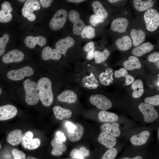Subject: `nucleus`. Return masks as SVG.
I'll use <instances>...</instances> for the list:
<instances>
[{"label": "nucleus", "instance_id": "1", "mask_svg": "<svg viewBox=\"0 0 159 159\" xmlns=\"http://www.w3.org/2000/svg\"><path fill=\"white\" fill-rule=\"evenodd\" d=\"M126 12L118 14L111 22L110 29L115 36L126 33L129 28L132 21L130 15H128L129 14Z\"/></svg>", "mask_w": 159, "mask_h": 159}, {"label": "nucleus", "instance_id": "2", "mask_svg": "<svg viewBox=\"0 0 159 159\" xmlns=\"http://www.w3.org/2000/svg\"><path fill=\"white\" fill-rule=\"evenodd\" d=\"M142 22L140 23L147 32L153 33L157 32L159 26V13L155 9H150L143 14Z\"/></svg>", "mask_w": 159, "mask_h": 159}, {"label": "nucleus", "instance_id": "3", "mask_svg": "<svg viewBox=\"0 0 159 159\" xmlns=\"http://www.w3.org/2000/svg\"><path fill=\"white\" fill-rule=\"evenodd\" d=\"M37 85L39 99L44 106H49L54 99L51 80L47 77H42L38 80Z\"/></svg>", "mask_w": 159, "mask_h": 159}, {"label": "nucleus", "instance_id": "4", "mask_svg": "<svg viewBox=\"0 0 159 159\" xmlns=\"http://www.w3.org/2000/svg\"><path fill=\"white\" fill-rule=\"evenodd\" d=\"M127 33L131 39L133 48L145 42L147 33L138 21H132Z\"/></svg>", "mask_w": 159, "mask_h": 159}, {"label": "nucleus", "instance_id": "5", "mask_svg": "<svg viewBox=\"0 0 159 159\" xmlns=\"http://www.w3.org/2000/svg\"><path fill=\"white\" fill-rule=\"evenodd\" d=\"M25 92V100L26 104L29 105L37 104L39 99L38 85L35 81L27 79L23 82Z\"/></svg>", "mask_w": 159, "mask_h": 159}, {"label": "nucleus", "instance_id": "6", "mask_svg": "<svg viewBox=\"0 0 159 159\" xmlns=\"http://www.w3.org/2000/svg\"><path fill=\"white\" fill-rule=\"evenodd\" d=\"M40 8V4L38 0H26L22 9V14L29 21H34L36 18V16L33 12L39 10Z\"/></svg>", "mask_w": 159, "mask_h": 159}, {"label": "nucleus", "instance_id": "7", "mask_svg": "<svg viewBox=\"0 0 159 159\" xmlns=\"http://www.w3.org/2000/svg\"><path fill=\"white\" fill-rule=\"evenodd\" d=\"M112 44V46L123 52L128 51L133 47L132 41L127 32L115 36Z\"/></svg>", "mask_w": 159, "mask_h": 159}, {"label": "nucleus", "instance_id": "8", "mask_svg": "<svg viewBox=\"0 0 159 159\" xmlns=\"http://www.w3.org/2000/svg\"><path fill=\"white\" fill-rule=\"evenodd\" d=\"M138 109L143 115L144 120L146 122H152L158 117V112L153 105L142 102L139 105Z\"/></svg>", "mask_w": 159, "mask_h": 159}, {"label": "nucleus", "instance_id": "9", "mask_svg": "<svg viewBox=\"0 0 159 159\" xmlns=\"http://www.w3.org/2000/svg\"><path fill=\"white\" fill-rule=\"evenodd\" d=\"M34 73L33 69L26 66L20 69L9 71L6 74V77L10 80L17 81L22 80L25 77L32 76Z\"/></svg>", "mask_w": 159, "mask_h": 159}, {"label": "nucleus", "instance_id": "10", "mask_svg": "<svg viewBox=\"0 0 159 159\" xmlns=\"http://www.w3.org/2000/svg\"><path fill=\"white\" fill-rule=\"evenodd\" d=\"M68 18L73 24V32L74 34L76 35H81L86 26L80 19L79 13L76 10H71L69 12Z\"/></svg>", "mask_w": 159, "mask_h": 159}, {"label": "nucleus", "instance_id": "11", "mask_svg": "<svg viewBox=\"0 0 159 159\" xmlns=\"http://www.w3.org/2000/svg\"><path fill=\"white\" fill-rule=\"evenodd\" d=\"M67 16V12L65 10L61 9L58 10L50 22V27L54 30L62 28L65 24Z\"/></svg>", "mask_w": 159, "mask_h": 159}, {"label": "nucleus", "instance_id": "12", "mask_svg": "<svg viewBox=\"0 0 159 159\" xmlns=\"http://www.w3.org/2000/svg\"><path fill=\"white\" fill-rule=\"evenodd\" d=\"M33 134L31 131L25 132L22 135L21 144L25 149L32 150L38 148L41 144L40 140L38 138H33Z\"/></svg>", "mask_w": 159, "mask_h": 159}, {"label": "nucleus", "instance_id": "13", "mask_svg": "<svg viewBox=\"0 0 159 159\" xmlns=\"http://www.w3.org/2000/svg\"><path fill=\"white\" fill-rule=\"evenodd\" d=\"M89 100L91 104L98 108L104 110L110 109L112 106L111 101L102 95H92L90 97Z\"/></svg>", "mask_w": 159, "mask_h": 159}, {"label": "nucleus", "instance_id": "14", "mask_svg": "<svg viewBox=\"0 0 159 159\" xmlns=\"http://www.w3.org/2000/svg\"><path fill=\"white\" fill-rule=\"evenodd\" d=\"M131 2L135 10L142 14L147 10L154 8L156 4L155 1L153 0H133Z\"/></svg>", "mask_w": 159, "mask_h": 159}, {"label": "nucleus", "instance_id": "15", "mask_svg": "<svg viewBox=\"0 0 159 159\" xmlns=\"http://www.w3.org/2000/svg\"><path fill=\"white\" fill-rule=\"evenodd\" d=\"M24 55L23 52L19 50L14 49L5 54L2 57V60L5 64L20 62L24 59Z\"/></svg>", "mask_w": 159, "mask_h": 159}, {"label": "nucleus", "instance_id": "16", "mask_svg": "<svg viewBox=\"0 0 159 159\" xmlns=\"http://www.w3.org/2000/svg\"><path fill=\"white\" fill-rule=\"evenodd\" d=\"M17 112L16 107L11 105L0 106V121L11 119L15 117Z\"/></svg>", "mask_w": 159, "mask_h": 159}, {"label": "nucleus", "instance_id": "17", "mask_svg": "<svg viewBox=\"0 0 159 159\" xmlns=\"http://www.w3.org/2000/svg\"><path fill=\"white\" fill-rule=\"evenodd\" d=\"M155 46L154 44L150 42H144L133 48L131 53L134 56L140 57L152 51Z\"/></svg>", "mask_w": 159, "mask_h": 159}, {"label": "nucleus", "instance_id": "18", "mask_svg": "<svg viewBox=\"0 0 159 159\" xmlns=\"http://www.w3.org/2000/svg\"><path fill=\"white\" fill-rule=\"evenodd\" d=\"M74 44L73 38L67 37L57 41L55 44L56 49L62 54H65L67 50L72 47Z\"/></svg>", "mask_w": 159, "mask_h": 159}, {"label": "nucleus", "instance_id": "19", "mask_svg": "<svg viewBox=\"0 0 159 159\" xmlns=\"http://www.w3.org/2000/svg\"><path fill=\"white\" fill-rule=\"evenodd\" d=\"M12 9L11 4L9 2L5 1L2 3L0 10V22H8L11 20L12 15L11 13Z\"/></svg>", "mask_w": 159, "mask_h": 159}, {"label": "nucleus", "instance_id": "20", "mask_svg": "<svg viewBox=\"0 0 159 159\" xmlns=\"http://www.w3.org/2000/svg\"><path fill=\"white\" fill-rule=\"evenodd\" d=\"M51 144L53 148L51 153L54 156L61 155L62 152L66 150L67 149L66 145L63 144L62 141L57 137H55L53 139Z\"/></svg>", "mask_w": 159, "mask_h": 159}, {"label": "nucleus", "instance_id": "21", "mask_svg": "<svg viewBox=\"0 0 159 159\" xmlns=\"http://www.w3.org/2000/svg\"><path fill=\"white\" fill-rule=\"evenodd\" d=\"M101 130L103 132L114 137H117L120 134L118 123L115 122L112 124L106 123L102 124L101 127Z\"/></svg>", "mask_w": 159, "mask_h": 159}, {"label": "nucleus", "instance_id": "22", "mask_svg": "<svg viewBox=\"0 0 159 159\" xmlns=\"http://www.w3.org/2000/svg\"><path fill=\"white\" fill-rule=\"evenodd\" d=\"M75 128L72 131H67V135L69 140L72 142L79 140L82 137L84 132L82 125L79 123L74 124Z\"/></svg>", "mask_w": 159, "mask_h": 159}, {"label": "nucleus", "instance_id": "23", "mask_svg": "<svg viewBox=\"0 0 159 159\" xmlns=\"http://www.w3.org/2000/svg\"><path fill=\"white\" fill-rule=\"evenodd\" d=\"M46 38L42 36L36 37L28 36L24 40V43L26 46L31 49L34 48L36 44L42 47L46 44Z\"/></svg>", "mask_w": 159, "mask_h": 159}, {"label": "nucleus", "instance_id": "24", "mask_svg": "<svg viewBox=\"0 0 159 159\" xmlns=\"http://www.w3.org/2000/svg\"><path fill=\"white\" fill-rule=\"evenodd\" d=\"M122 65L126 70H132L140 69L142 65L139 58L135 56H130L123 62Z\"/></svg>", "mask_w": 159, "mask_h": 159}, {"label": "nucleus", "instance_id": "25", "mask_svg": "<svg viewBox=\"0 0 159 159\" xmlns=\"http://www.w3.org/2000/svg\"><path fill=\"white\" fill-rule=\"evenodd\" d=\"M97 140L108 149L113 148L116 143V139L115 137L102 132L100 133Z\"/></svg>", "mask_w": 159, "mask_h": 159}, {"label": "nucleus", "instance_id": "26", "mask_svg": "<svg viewBox=\"0 0 159 159\" xmlns=\"http://www.w3.org/2000/svg\"><path fill=\"white\" fill-rule=\"evenodd\" d=\"M61 57L62 54L56 49H52L49 46L45 47L42 51V58L44 60L50 59L58 60Z\"/></svg>", "mask_w": 159, "mask_h": 159}, {"label": "nucleus", "instance_id": "27", "mask_svg": "<svg viewBox=\"0 0 159 159\" xmlns=\"http://www.w3.org/2000/svg\"><path fill=\"white\" fill-rule=\"evenodd\" d=\"M57 98L61 102L73 103L77 101V95L73 91L66 90L59 94Z\"/></svg>", "mask_w": 159, "mask_h": 159}, {"label": "nucleus", "instance_id": "28", "mask_svg": "<svg viewBox=\"0 0 159 159\" xmlns=\"http://www.w3.org/2000/svg\"><path fill=\"white\" fill-rule=\"evenodd\" d=\"M150 135L149 132L145 130L139 134L132 136L130 139V142L133 145H141L145 144Z\"/></svg>", "mask_w": 159, "mask_h": 159}, {"label": "nucleus", "instance_id": "29", "mask_svg": "<svg viewBox=\"0 0 159 159\" xmlns=\"http://www.w3.org/2000/svg\"><path fill=\"white\" fill-rule=\"evenodd\" d=\"M22 134L21 130L16 129L11 132L7 135V141L10 144L16 145L21 142Z\"/></svg>", "mask_w": 159, "mask_h": 159}, {"label": "nucleus", "instance_id": "30", "mask_svg": "<svg viewBox=\"0 0 159 159\" xmlns=\"http://www.w3.org/2000/svg\"><path fill=\"white\" fill-rule=\"evenodd\" d=\"M113 71L111 68L106 69L105 72L101 73L99 76V80L100 83L105 86H108L113 82Z\"/></svg>", "mask_w": 159, "mask_h": 159}, {"label": "nucleus", "instance_id": "31", "mask_svg": "<svg viewBox=\"0 0 159 159\" xmlns=\"http://www.w3.org/2000/svg\"><path fill=\"white\" fill-rule=\"evenodd\" d=\"M53 110L56 117L59 120L70 118L72 115V112L70 110L63 108L59 106H54Z\"/></svg>", "mask_w": 159, "mask_h": 159}, {"label": "nucleus", "instance_id": "32", "mask_svg": "<svg viewBox=\"0 0 159 159\" xmlns=\"http://www.w3.org/2000/svg\"><path fill=\"white\" fill-rule=\"evenodd\" d=\"M98 117L100 121L104 122H114L118 120V117L116 114L104 110L99 112Z\"/></svg>", "mask_w": 159, "mask_h": 159}, {"label": "nucleus", "instance_id": "33", "mask_svg": "<svg viewBox=\"0 0 159 159\" xmlns=\"http://www.w3.org/2000/svg\"><path fill=\"white\" fill-rule=\"evenodd\" d=\"M92 5L95 14L105 19L108 17V12L100 2L94 1L92 2Z\"/></svg>", "mask_w": 159, "mask_h": 159}, {"label": "nucleus", "instance_id": "34", "mask_svg": "<svg viewBox=\"0 0 159 159\" xmlns=\"http://www.w3.org/2000/svg\"><path fill=\"white\" fill-rule=\"evenodd\" d=\"M83 86L90 89L97 88L99 85V83L91 72L88 76L84 77L82 81Z\"/></svg>", "mask_w": 159, "mask_h": 159}, {"label": "nucleus", "instance_id": "35", "mask_svg": "<svg viewBox=\"0 0 159 159\" xmlns=\"http://www.w3.org/2000/svg\"><path fill=\"white\" fill-rule=\"evenodd\" d=\"M131 87L133 90L132 96L134 98H138L143 95L144 86L141 80L138 79L134 81L131 85Z\"/></svg>", "mask_w": 159, "mask_h": 159}, {"label": "nucleus", "instance_id": "36", "mask_svg": "<svg viewBox=\"0 0 159 159\" xmlns=\"http://www.w3.org/2000/svg\"><path fill=\"white\" fill-rule=\"evenodd\" d=\"M110 54V52L106 49H104L102 52L95 51L94 53V57L95 61L97 63H101L106 61L109 57Z\"/></svg>", "mask_w": 159, "mask_h": 159}, {"label": "nucleus", "instance_id": "37", "mask_svg": "<svg viewBox=\"0 0 159 159\" xmlns=\"http://www.w3.org/2000/svg\"><path fill=\"white\" fill-rule=\"evenodd\" d=\"M95 28L90 25H87L83 30L81 36L82 38L90 39L94 38L95 36Z\"/></svg>", "mask_w": 159, "mask_h": 159}, {"label": "nucleus", "instance_id": "38", "mask_svg": "<svg viewBox=\"0 0 159 159\" xmlns=\"http://www.w3.org/2000/svg\"><path fill=\"white\" fill-rule=\"evenodd\" d=\"M117 153V149L113 147L107 150L103 154L101 159H115Z\"/></svg>", "mask_w": 159, "mask_h": 159}, {"label": "nucleus", "instance_id": "39", "mask_svg": "<svg viewBox=\"0 0 159 159\" xmlns=\"http://www.w3.org/2000/svg\"><path fill=\"white\" fill-rule=\"evenodd\" d=\"M9 39V35L7 33L4 34L3 37H0V57L4 53L6 45Z\"/></svg>", "mask_w": 159, "mask_h": 159}, {"label": "nucleus", "instance_id": "40", "mask_svg": "<svg viewBox=\"0 0 159 159\" xmlns=\"http://www.w3.org/2000/svg\"><path fill=\"white\" fill-rule=\"evenodd\" d=\"M105 19L102 18L95 14L92 15L90 18V24L93 26H95L100 24L104 22Z\"/></svg>", "mask_w": 159, "mask_h": 159}, {"label": "nucleus", "instance_id": "41", "mask_svg": "<svg viewBox=\"0 0 159 159\" xmlns=\"http://www.w3.org/2000/svg\"><path fill=\"white\" fill-rule=\"evenodd\" d=\"M144 101L145 103L158 106L159 105V95H156L153 96L146 97L144 99Z\"/></svg>", "mask_w": 159, "mask_h": 159}, {"label": "nucleus", "instance_id": "42", "mask_svg": "<svg viewBox=\"0 0 159 159\" xmlns=\"http://www.w3.org/2000/svg\"><path fill=\"white\" fill-rule=\"evenodd\" d=\"M12 153L14 159H26L25 154L23 152L16 149H13Z\"/></svg>", "mask_w": 159, "mask_h": 159}, {"label": "nucleus", "instance_id": "43", "mask_svg": "<svg viewBox=\"0 0 159 159\" xmlns=\"http://www.w3.org/2000/svg\"><path fill=\"white\" fill-rule=\"evenodd\" d=\"M148 60L149 62L156 63L159 61V53L155 52L150 54L148 57Z\"/></svg>", "mask_w": 159, "mask_h": 159}, {"label": "nucleus", "instance_id": "44", "mask_svg": "<svg viewBox=\"0 0 159 159\" xmlns=\"http://www.w3.org/2000/svg\"><path fill=\"white\" fill-rule=\"evenodd\" d=\"M128 74L127 70L124 68H120L119 70H116L114 73L115 76L117 78L122 77H124L125 78Z\"/></svg>", "mask_w": 159, "mask_h": 159}, {"label": "nucleus", "instance_id": "45", "mask_svg": "<svg viewBox=\"0 0 159 159\" xmlns=\"http://www.w3.org/2000/svg\"><path fill=\"white\" fill-rule=\"evenodd\" d=\"M70 156L72 158L77 159L84 157L82 152L76 148L72 150L70 153Z\"/></svg>", "mask_w": 159, "mask_h": 159}, {"label": "nucleus", "instance_id": "46", "mask_svg": "<svg viewBox=\"0 0 159 159\" xmlns=\"http://www.w3.org/2000/svg\"><path fill=\"white\" fill-rule=\"evenodd\" d=\"M108 2L112 4V6L118 7H121L125 4L127 1L120 0H108Z\"/></svg>", "mask_w": 159, "mask_h": 159}, {"label": "nucleus", "instance_id": "47", "mask_svg": "<svg viewBox=\"0 0 159 159\" xmlns=\"http://www.w3.org/2000/svg\"><path fill=\"white\" fill-rule=\"evenodd\" d=\"M39 1L43 7L47 8L50 6L53 0H40Z\"/></svg>", "mask_w": 159, "mask_h": 159}, {"label": "nucleus", "instance_id": "48", "mask_svg": "<svg viewBox=\"0 0 159 159\" xmlns=\"http://www.w3.org/2000/svg\"><path fill=\"white\" fill-rule=\"evenodd\" d=\"M94 43L93 42H90L85 45L83 47L84 50L86 52H88L90 50L92 49L94 47Z\"/></svg>", "mask_w": 159, "mask_h": 159}, {"label": "nucleus", "instance_id": "49", "mask_svg": "<svg viewBox=\"0 0 159 159\" xmlns=\"http://www.w3.org/2000/svg\"><path fill=\"white\" fill-rule=\"evenodd\" d=\"M79 150L82 152L84 158L90 155L89 150L86 149L85 147L83 146L81 147Z\"/></svg>", "mask_w": 159, "mask_h": 159}, {"label": "nucleus", "instance_id": "50", "mask_svg": "<svg viewBox=\"0 0 159 159\" xmlns=\"http://www.w3.org/2000/svg\"><path fill=\"white\" fill-rule=\"evenodd\" d=\"M65 126L67 129V131H72L75 128L74 124L69 122H67L65 123Z\"/></svg>", "mask_w": 159, "mask_h": 159}, {"label": "nucleus", "instance_id": "51", "mask_svg": "<svg viewBox=\"0 0 159 159\" xmlns=\"http://www.w3.org/2000/svg\"><path fill=\"white\" fill-rule=\"evenodd\" d=\"M134 81V78L130 75L128 74L125 78V83L127 85L132 84Z\"/></svg>", "mask_w": 159, "mask_h": 159}, {"label": "nucleus", "instance_id": "52", "mask_svg": "<svg viewBox=\"0 0 159 159\" xmlns=\"http://www.w3.org/2000/svg\"><path fill=\"white\" fill-rule=\"evenodd\" d=\"M119 159H144V157L141 155H136L133 157L124 156L120 158Z\"/></svg>", "mask_w": 159, "mask_h": 159}, {"label": "nucleus", "instance_id": "53", "mask_svg": "<svg viewBox=\"0 0 159 159\" xmlns=\"http://www.w3.org/2000/svg\"><path fill=\"white\" fill-rule=\"evenodd\" d=\"M94 47L92 48V49L87 52V58L89 60H91L94 57Z\"/></svg>", "mask_w": 159, "mask_h": 159}, {"label": "nucleus", "instance_id": "54", "mask_svg": "<svg viewBox=\"0 0 159 159\" xmlns=\"http://www.w3.org/2000/svg\"><path fill=\"white\" fill-rule=\"evenodd\" d=\"M56 135L57 137L62 141H64L66 140V138L63 133L58 131L56 133Z\"/></svg>", "mask_w": 159, "mask_h": 159}, {"label": "nucleus", "instance_id": "55", "mask_svg": "<svg viewBox=\"0 0 159 159\" xmlns=\"http://www.w3.org/2000/svg\"><path fill=\"white\" fill-rule=\"evenodd\" d=\"M67 1L69 2H74L77 3H80L85 1L84 0H67Z\"/></svg>", "mask_w": 159, "mask_h": 159}, {"label": "nucleus", "instance_id": "56", "mask_svg": "<svg viewBox=\"0 0 159 159\" xmlns=\"http://www.w3.org/2000/svg\"><path fill=\"white\" fill-rule=\"evenodd\" d=\"M159 74H158L157 75V78H158V80H157V81H156V83H155V85H156L157 86V87H159Z\"/></svg>", "mask_w": 159, "mask_h": 159}, {"label": "nucleus", "instance_id": "57", "mask_svg": "<svg viewBox=\"0 0 159 159\" xmlns=\"http://www.w3.org/2000/svg\"><path fill=\"white\" fill-rule=\"evenodd\" d=\"M3 92V90L2 88L1 87V86H0V96H1Z\"/></svg>", "mask_w": 159, "mask_h": 159}, {"label": "nucleus", "instance_id": "58", "mask_svg": "<svg viewBox=\"0 0 159 159\" xmlns=\"http://www.w3.org/2000/svg\"><path fill=\"white\" fill-rule=\"evenodd\" d=\"M27 159H37V158L34 157L32 156H29L28 157Z\"/></svg>", "mask_w": 159, "mask_h": 159}, {"label": "nucleus", "instance_id": "59", "mask_svg": "<svg viewBox=\"0 0 159 159\" xmlns=\"http://www.w3.org/2000/svg\"><path fill=\"white\" fill-rule=\"evenodd\" d=\"M158 140L159 139V129L158 128Z\"/></svg>", "mask_w": 159, "mask_h": 159}, {"label": "nucleus", "instance_id": "60", "mask_svg": "<svg viewBox=\"0 0 159 159\" xmlns=\"http://www.w3.org/2000/svg\"><path fill=\"white\" fill-rule=\"evenodd\" d=\"M18 1H19L20 2H24V1H26L25 0H18Z\"/></svg>", "mask_w": 159, "mask_h": 159}, {"label": "nucleus", "instance_id": "61", "mask_svg": "<svg viewBox=\"0 0 159 159\" xmlns=\"http://www.w3.org/2000/svg\"><path fill=\"white\" fill-rule=\"evenodd\" d=\"M78 159H85L84 157H82V158H80Z\"/></svg>", "mask_w": 159, "mask_h": 159}, {"label": "nucleus", "instance_id": "62", "mask_svg": "<svg viewBox=\"0 0 159 159\" xmlns=\"http://www.w3.org/2000/svg\"><path fill=\"white\" fill-rule=\"evenodd\" d=\"M1 144H0V150L1 149Z\"/></svg>", "mask_w": 159, "mask_h": 159}]
</instances>
